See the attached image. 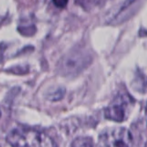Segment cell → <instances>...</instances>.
Listing matches in <instances>:
<instances>
[{
	"label": "cell",
	"instance_id": "8992f818",
	"mask_svg": "<svg viewBox=\"0 0 147 147\" xmlns=\"http://www.w3.org/2000/svg\"><path fill=\"white\" fill-rule=\"evenodd\" d=\"M71 147H92V141L90 138L79 137L74 140Z\"/></svg>",
	"mask_w": 147,
	"mask_h": 147
},
{
	"label": "cell",
	"instance_id": "7a4b0ae2",
	"mask_svg": "<svg viewBox=\"0 0 147 147\" xmlns=\"http://www.w3.org/2000/svg\"><path fill=\"white\" fill-rule=\"evenodd\" d=\"M134 100L127 93H121L105 109V117L113 121L122 122L131 112Z\"/></svg>",
	"mask_w": 147,
	"mask_h": 147
},
{
	"label": "cell",
	"instance_id": "9c48e42d",
	"mask_svg": "<svg viewBox=\"0 0 147 147\" xmlns=\"http://www.w3.org/2000/svg\"><path fill=\"white\" fill-rule=\"evenodd\" d=\"M146 118H147V105H146Z\"/></svg>",
	"mask_w": 147,
	"mask_h": 147
},
{
	"label": "cell",
	"instance_id": "5b68a950",
	"mask_svg": "<svg viewBox=\"0 0 147 147\" xmlns=\"http://www.w3.org/2000/svg\"><path fill=\"white\" fill-rule=\"evenodd\" d=\"M107 1H108V0H78L77 2L82 7L89 10V9H91V8L103 6Z\"/></svg>",
	"mask_w": 147,
	"mask_h": 147
},
{
	"label": "cell",
	"instance_id": "3957f363",
	"mask_svg": "<svg viewBox=\"0 0 147 147\" xmlns=\"http://www.w3.org/2000/svg\"><path fill=\"white\" fill-rule=\"evenodd\" d=\"M132 137L125 128H115L103 133L99 137L97 147H130Z\"/></svg>",
	"mask_w": 147,
	"mask_h": 147
},
{
	"label": "cell",
	"instance_id": "52a82bcc",
	"mask_svg": "<svg viewBox=\"0 0 147 147\" xmlns=\"http://www.w3.org/2000/svg\"><path fill=\"white\" fill-rule=\"evenodd\" d=\"M134 2H136V0H122L121 4L118 6V10L115 11V14H114V16H113V18H116L120 13H122V12L124 11V10H127V8L129 7V6H131Z\"/></svg>",
	"mask_w": 147,
	"mask_h": 147
},
{
	"label": "cell",
	"instance_id": "277c9868",
	"mask_svg": "<svg viewBox=\"0 0 147 147\" xmlns=\"http://www.w3.org/2000/svg\"><path fill=\"white\" fill-rule=\"evenodd\" d=\"M90 59L91 57L86 49H74L64 58V67L70 70L80 69V68L84 67L87 63H89Z\"/></svg>",
	"mask_w": 147,
	"mask_h": 147
},
{
	"label": "cell",
	"instance_id": "ba28073f",
	"mask_svg": "<svg viewBox=\"0 0 147 147\" xmlns=\"http://www.w3.org/2000/svg\"><path fill=\"white\" fill-rule=\"evenodd\" d=\"M54 5L58 8H64L68 3V0H52Z\"/></svg>",
	"mask_w": 147,
	"mask_h": 147
},
{
	"label": "cell",
	"instance_id": "6da1fadb",
	"mask_svg": "<svg viewBox=\"0 0 147 147\" xmlns=\"http://www.w3.org/2000/svg\"><path fill=\"white\" fill-rule=\"evenodd\" d=\"M7 140L12 147H56L54 141L45 133L25 128L10 132Z\"/></svg>",
	"mask_w": 147,
	"mask_h": 147
}]
</instances>
